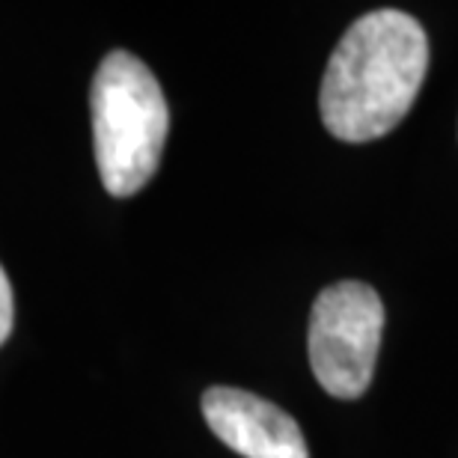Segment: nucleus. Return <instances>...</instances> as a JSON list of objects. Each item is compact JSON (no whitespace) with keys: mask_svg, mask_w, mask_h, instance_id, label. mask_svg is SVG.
<instances>
[{"mask_svg":"<svg viewBox=\"0 0 458 458\" xmlns=\"http://www.w3.org/2000/svg\"><path fill=\"white\" fill-rule=\"evenodd\" d=\"M428 39L417 18L375 9L348 27L327 60L318 111L336 140L366 143L393 131L423 87Z\"/></svg>","mask_w":458,"mask_h":458,"instance_id":"nucleus-1","label":"nucleus"},{"mask_svg":"<svg viewBox=\"0 0 458 458\" xmlns=\"http://www.w3.org/2000/svg\"><path fill=\"white\" fill-rule=\"evenodd\" d=\"M93 143L102 185L111 197H134L161 164L170 131L167 98L143 60L111 51L93 78Z\"/></svg>","mask_w":458,"mask_h":458,"instance_id":"nucleus-2","label":"nucleus"},{"mask_svg":"<svg viewBox=\"0 0 458 458\" xmlns=\"http://www.w3.org/2000/svg\"><path fill=\"white\" fill-rule=\"evenodd\" d=\"M381 334L384 304L366 283H334L316 298L310 316V366L325 393L357 399L369 390Z\"/></svg>","mask_w":458,"mask_h":458,"instance_id":"nucleus-3","label":"nucleus"},{"mask_svg":"<svg viewBox=\"0 0 458 458\" xmlns=\"http://www.w3.org/2000/svg\"><path fill=\"white\" fill-rule=\"evenodd\" d=\"M203 417L221 441L244 458H310L301 426L286 411L247 390L203 393Z\"/></svg>","mask_w":458,"mask_h":458,"instance_id":"nucleus-4","label":"nucleus"},{"mask_svg":"<svg viewBox=\"0 0 458 458\" xmlns=\"http://www.w3.org/2000/svg\"><path fill=\"white\" fill-rule=\"evenodd\" d=\"M15 322V301H13V286H9L6 271L0 268V345L9 340Z\"/></svg>","mask_w":458,"mask_h":458,"instance_id":"nucleus-5","label":"nucleus"}]
</instances>
